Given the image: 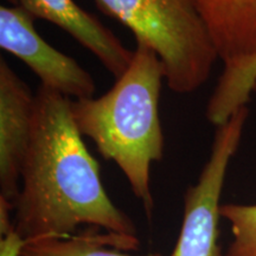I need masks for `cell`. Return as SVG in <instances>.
<instances>
[{
    "label": "cell",
    "mask_w": 256,
    "mask_h": 256,
    "mask_svg": "<svg viewBox=\"0 0 256 256\" xmlns=\"http://www.w3.org/2000/svg\"><path fill=\"white\" fill-rule=\"evenodd\" d=\"M226 66L256 60V0H192Z\"/></svg>",
    "instance_id": "cell-8"
},
{
    "label": "cell",
    "mask_w": 256,
    "mask_h": 256,
    "mask_svg": "<svg viewBox=\"0 0 256 256\" xmlns=\"http://www.w3.org/2000/svg\"><path fill=\"white\" fill-rule=\"evenodd\" d=\"M254 92H256V86H255V88H254Z\"/></svg>",
    "instance_id": "cell-13"
},
{
    "label": "cell",
    "mask_w": 256,
    "mask_h": 256,
    "mask_svg": "<svg viewBox=\"0 0 256 256\" xmlns=\"http://www.w3.org/2000/svg\"><path fill=\"white\" fill-rule=\"evenodd\" d=\"M220 217L230 223L232 234L226 256H256V204H222Z\"/></svg>",
    "instance_id": "cell-10"
},
{
    "label": "cell",
    "mask_w": 256,
    "mask_h": 256,
    "mask_svg": "<svg viewBox=\"0 0 256 256\" xmlns=\"http://www.w3.org/2000/svg\"><path fill=\"white\" fill-rule=\"evenodd\" d=\"M248 115V108L243 107L226 122L217 126L209 159L197 183L184 194L180 232L171 256H222L218 244L220 196Z\"/></svg>",
    "instance_id": "cell-4"
},
{
    "label": "cell",
    "mask_w": 256,
    "mask_h": 256,
    "mask_svg": "<svg viewBox=\"0 0 256 256\" xmlns=\"http://www.w3.org/2000/svg\"><path fill=\"white\" fill-rule=\"evenodd\" d=\"M164 66L151 48L136 43L130 68L100 98L72 100V114L82 136L95 144L102 158L113 162L133 194L152 216L151 165L164 156L159 116Z\"/></svg>",
    "instance_id": "cell-2"
},
{
    "label": "cell",
    "mask_w": 256,
    "mask_h": 256,
    "mask_svg": "<svg viewBox=\"0 0 256 256\" xmlns=\"http://www.w3.org/2000/svg\"><path fill=\"white\" fill-rule=\"evenodd\" d=\"M98 10L130 28L136 43L162 60L168 87L196 92L209 80L218 52L192 0H94Z\"/></svg>",
    "instance_id": "cell-3"
},
{
    "label": "cell",
    "mask_w": 256,
    "mask_h": 256,
    "mask_svg": "<svg viewBox=\"0 0 256 256\" xmlns=\"http://www.w3.org/2000/svg\"><path fill=\"white\" fill-rule=\"evenodd\" d=\"M256 86V62L249 68L244 78L240 82L238 89H236V96L238 100L248 102L250 100L252 92H254Z\"/></svg>",
    "instance_id": "cell-12"
},
{
    "label": "cell",
    "mask_w": 256,
    "mask_h": 256,
    "mask_svg": "<svg viewBox=\"0 0 256 256\" xmlns=\"http://www.w3.org/2000/svg\"><path fill=\"white\" fill-rule=\"evenodd\" d=\"M34 19L58 26L88 49L116 80L130 68L134 51L127 49L100 19L74 0H14Z\"/></svg>",
    "instance_id": "cell-7"
},
{
    "label": "cell",
    "mask_w": 256,
    "mask_h": 256,
    "mask_svg": "<svg viewBox=\"0 0 256 256\" xmlns=\"http://www.w3.org/2000/svg\"><path fill=\"white\" fill-rule=\"evenodd\" d=\"M136 236L84 226L68 238L26 241L18 256H162L160 254L130 255L139 249Z\"/></svg>",
    "instance_id": "cell-9"
},
{
    "label": "cell",
    "mask_w": 256,
    "mask_h": 256,
    "mask_svg": "<svg viewBox=\"0 0 256 256\" xmlns=\"http://www.w3.org/2000/svg\"><path fill=\"white\" fill-rule=\"evenodd\" d=\"M36 94L0 60V198L12 208L20 191V174L34 128Z\"/></svg>",
    "instance_id": "cell-6"
},
{
    "label": "cell",
    "mask_w": 256,
    "mask_h": 256,
    "mask_svg": "<svg viewBox=\"0 0 256 256\" xmlns=\"http://www.w3.org/2000/svg\"><path fill=\"white\" fill-rule=\"evenodd\" d=\"M25 241L18 235L14 228L2 235L0 240V256H18Z\"/></svg>",
    "instance_id": "cell-11"
},
{
    "label": "cell",
    "mask_w": 256,
    "mask_h": 256,
    "mask_svg": "<svg viewBox=\"0 0 256 256\" xmlns=\"http://www.w3.org/2000/svg\"><path fill=\"white\" fill-rule=\"evenodd\" d=\"M34 20L20 6H2V49L23 60L44 87L74 100L92 98L96 86L92 74L72 57L46 43L34 28Z\"/></svg>",
    "instance_id": "cell-5"
},
{
    "label": "cell",
    "mask_w": 256,
    "mask_h": 256,
    "mask_svg": "<svg viewBox=\"0 0 256 256\" xmlns=\"http://www.w3.org/2000/svg\"><path fill=\"white\" fill-rule=\"evenodd\" d=\"M34 128L14 202L22 238H68L78 226L136 236L133 220L106 192L100 165L89 153L72 114V98L40 86Z\"/></svg>",
    "instance_id": "cell-1"
}]
</instances>
